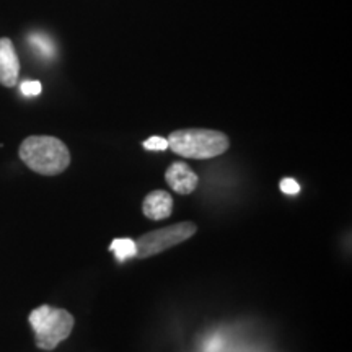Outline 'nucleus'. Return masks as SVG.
Wrapping results in <instances>:
<instances>
[{
	"instance_id": "nucleus-1",
	"label": "nucleus",
	"mask_w": 352,
	"mask_h": 352,
	"mask_svg": "<svg viewBox=\"0 0 352 352\" xmlns=\"http://www.w3.org/2000/svg\"><path fill=\"white\" fill-rule=\"evenodd\" d=\"M21 162L43 176H56L69 168L70 152L63 140L52 135H30L19 148Z\"/></svg>"
},
{
	"instance_id": "nucleus-2",
	"label": "nucleus",
	"mask_w": 352,
	"mask_h": 352,
	"mask_svg": "<svg viewBox=\"0 0 352 352\" xmlns=\"http://www.w3.org/2000/svg\"><path fill=\"white\" fill-rule=\"evenodd\" d=\"M166 140L176 155L191 160L219 157L230 147V139L223 132L212 129H179L171 132Z\"/></svg>"
},
{
	"instance_id": "nucleus-3",
	"label": "nucleus",
	"mask_w": 352,
	"mask_h": 352,
	"mask_svg": "<svg viewBox=\"0 0 352 352\" xmlns=\"http://www.w3.org/2000/svg\"><path fill=\"white\" fill-rule=\"evenodd\" d=\"M30 324L34 331V342L39 349L52 351L67 340L72 333L76 320L64 308L41 305L30 314Z\"/></svg>"
},
{
	"instance_id": "nucleus-4",
	"label": "nucleus",
	"mask_w": 352,
	"mask_h": 352,
	"mask_svg": "<svg viewBox=\"0 0 352 352\" xmlns=\"http://www.w3.org/2000/svg\"><path fill=\"white\" fill-rule=\"evenodd\" d=\"M196 232L197 226L195 222H179L144 233L135 241V258L145 259L164 253L168 248L189 240Z\"/></svg>"
},
{
	"instance_id": "nucleus-5",
	"label": "nucleus",
	"mask_w": 352,
	"mask_h": 352,
	"mask_svg": "<svg viewBox=\"0 0 352 352\" xmlns=\"http://www.w3.org/2000/svg\"><path fill=\"white\" fill-rule=\"evenodd\" d=\"M20 76V60L12 39L0 38V85L12 88Z\"/></svg>"
},
{
	"instance_id": "nucleus-6",
	"label": "nucleus",
	"mask_w": 352,
	"mask_h": 352,
	"mask_svg": "<svg viewBox=\"0 0 352 352\" xmlns=\"http://www.w3.org/2000/svg\"><path fill=\"white\" fill-rule=\"evenodd\" d=\"M165 179L168 186L178 192V195H191L192 191H196L197 184H199L197 175L184 162L171 164L168 170L165 171Z\"/></svg>"
},
{
	"instance_id": "nucleus-7",
	"label": "nucleus",
	"mask_w": 352,
	"mask_h": 352,
	"mask_svg": "<svg viewBox=\"0 0 352 352\" xmlns=\"http://www.w3.org/2000/svg\"><path fill=\"white\" fill-rule=\"evenodd\" d=\"M171 210H173V197H171L166 191L157 189V191H152L151 195L145 196L142 212L147 219L164 220L166 217H170Z\"/></svg>"
},
{
	"instance_id": "nucleus-8",
	"label": "nucleus",
	"mask_w": 352,
	"mask_h": 352,
	"mask_svg": "<svg viewBox=\"0 0 352 352\" xmlns=\"http://www.w3.org/2000/svg\"><path fill=\"white\" fill-rule=\"evenodd\" d=\"M109 250L114 253V256L120 263H124L126 259L135 258V241L132 239H116L111 241Z\"/></svg>"
},
{
	"instance_id": "nucleus-9",
	"label": "nucleus",
	"mask_w": 352,
	"mask_h": 352,
	"mask_svg": "<svg viewBox=\"0 0 352 352\" xmlns=\"http://www.w3.org/2000/svg\"><path fill=\"white\" fill-rule=\"evenodd\" d=\"M30 43H32V46L36 47L38 52H41L43 56H54L56 47L54 43H52L50 38L43 36V34H32V36H30Z\"/></svg>"
},
{
	"instance_id": "nucleus-10",
	"label": "nucleus",
	"mask_w": 352,
	"mask_h": 352,
	"mask_svg": "<svg viewBox=\"0 0 352 352\" xmlns=\"http://www.w3.org/2000/svg\"><path fill=\"white\" fill-rule=\"evenodd\" d=\"M142 145H144L145 151L162 152V151H166V148H168V140L164 138H158V135H153V138L145 140Z\"/></svg>"
},
{
	"instance_id": "nucleus-11",
	"label": "nucleus",
	"mask_w": 352,
	"mask_h": 352,
	"mask_svg": "<svg viewBox=\"0 0 352 352\" xmlns=\"http://www.w3.org/2000/svg\"><path fill=\"white\" fill-rule=\"evenodd\" d=\"M20 90L25 96H38L41 94L43 87H41V82L38 80H26L20 85Z\"/></svg>"
},
{
	"instance_id": "nucleus-12",
	"label": "nucleus",
	"mask_w": 352,
	"mask_h": 352,
	"mask_svg": "<svg viewBox=\"0 0 352 352\" xmlns=\"http://www.w3.org/2000/svg\"><path fill=\"white\" fill-rule=\"evenodd\" d=\"M279 188H280V191L285 192V195H290V196L297 195V192L300 191V186H298V183L292 178H284L283 182L279 183Z\"/></svg>"
}]
</instances>
